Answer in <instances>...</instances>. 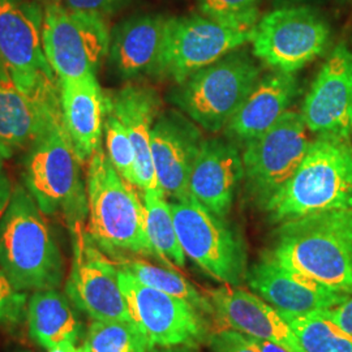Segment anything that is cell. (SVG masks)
Here are the masks:
<instances>
[{"label": "cell", "instance_id": "obj_21", "mask_svg": "<svg viewBox=\"0 0 352 352\" xmlns=\"http://www.w3.org/2000/svg\"><path fill=\"white\" fill-rule=\"evenodd\" d=\"M64 126L81 164L101 148L110 97L104 94L97 75L59 80Z\"/></svg>", "mask_w": 352, "mask_h": 352}, {"label": "cell", "instance_id": "obj_13", "mask_svg": "<svg viewBox=\"0 0 352 352\" xmlns=\"http://www.w3.org/2000/svg\"><path fill=\"white\" fill-rule=\"evenodd\" d=\"M72 238L74 260L65 295L77 311L97 321H133L119 286V267L89 238L87 230Z\"/></svg>", "mask_w": 352, "mask_h": 352}, {"label": "cell", "instance_id": "obj_7", "mask_svg": "<svg viewBox=\"0 0 352 352\" xmlns=\"http://www.w3.org/2000/svg\"><path fill=\"white\" fill-rule=\"evenodd\" d=\"M170 204L177 239L186 256L222 285L239 287L248 273L247 250L239 234L225 218L212 213L193 197Z\"/></svg>", "mask_w": 352, "mask_h": 352}, {"label": "cell", "instance_id": "obj_1", "mask_svg": "<svg viewBox=\"0 0 352 352\" xmlns=\"http://www.w3.org/2000/svg\"><path fill=\"white\" fill-rule=\"evenodd\" d=\"M334 292L352 295V208L279 223L265 252Z\"/></svg>", "mask_w": 352, "mask_h": 352}, {"label": "cell", "instance_id": "obj_17", "mask_svg": "<svg viewBox=\"0 0 352 352\" xmlns=\"http://www.w3.org/2000/svg\"><path fill=\"white\" fill-rule=\"evenodd\" d=\"M200 128L184 113L167 111L151 129V158L160 187L174 201L188 200L189 176L204 144Z\"/></svg>", "mask_w": 352, "mask_h": 352}, {"label": "cell", "instance_id": "obj_26", "mask_svg": "<svg viewBox=\"0 0 352 352\" xmlns=\"http://www.w3.org/2000/svg\"><path fill=\"white\" fill-rule=\"evenodd\" d=\"M142 201L146 234L160 263L173 269L184 267L187 256L177 239L171 204L166 195L162 190L142 192Z\"/></svg>", "mask_w": 352, "mask_h": 352}, {"label": "cell", "instance_id": "obj_30", "mask_svg": "<svg viewBox=\"0 0 352 352\" xmlns=\"http://www.w3.org/2000/svg\"><path fill=\"white\" fill-rule=\"evenodd\" d=\"M103 131L107 151L106 154L110 162L124 180L129 184L138 187L136 153L126 133V128L115 116L110 107L104 119Z\"/></svg>", "mask_w": 352, "mask_h": 352}, {"label": "cell", "instance_id": "obj_16", "mask_svg": "<svg viewBox=\"0 0 352 352\" xmlns=\"http://www.w3.org/2000/svg\"><path fill=\"white\" fill-rule=\"evenodd\" d=\"M62 115L59 78L24 90L0 71V140L10 148L29 149Z\"/></svg>", "mask_w": 352, "mask_h": 352}, {"label": "cell", "instance_id": "obj_14", "mask_svg": "<svg viewBox=\"0 0 352 352\" xmlns=\"http://www.w3.org/2000/svg\"><path fill=\"white\" fill-rule=\"evenodd\" d=\"M43 10L28 0H0V71L19 88L56 78L43 51Z\"/></svg>", "mask_w": 352, "mask_h": 352}, {"label": "cell", "instance_id": "obj_2", "mask_svg": "<svg viewBox=\"0 0 352 352\" xmlns=\"http://www.w3.org/2000/svg\"><path fill=\"white\" fill-rule=\"evenodd\" d=\"M85 184L87 234L93 243L113 260L128 256L158 260L146 234L144 201L135 186L115 170L102 146L88 161Z\"/></svg>", "mask_w": 352, "mask_h": 352}, {"label": "cell", "instance_id": "obj_23", "mask_svg": "<svg viewBox=\"0 0 352 352\" xmlns=\"http://www.w3.org/2000/svg\"><path fill=\"white\" fill-rule=\"evenodd\" d=\"M298 93L299 85L294 74L274 71L260 77L225 128L227 138L232 142L248 144L261 136L289 111Z\"/></svg>", "mask_w": 352, "mask_h": 352}, {"label": "cell", "instance_id": "obj_18", "mask_svg": "<svg viewBox=\"0 0 352 352\" xmlns=\"http://www.w3.org/2000/svg\"><path fill=\"white\" fill-rule=\"evenodd\" d=\"M245 280L253 294L274 307L279 314L286 315L302 316L329 311L349 298L280 264L266 253L248 269Z\"/></svg>", "mask_w": 352, "mask_h": 352}, {"label": "cell", "instance_id": "obj_41", "mask_svg": "<svg viewBox=\"0 0 352 352\" xmlns=\"http://www.w3.org/2000/svg\"><path fill=\"white\" fill-rule=\"evenodd\" d=\"M280 3H292V1H300V0H278Z\"/></svg>", "mask_w": 352, "mask_h": 352}, {"label": "cell", "instance_id": "obj_28", "mask_svg": "<svg viewBox=\"0 0 352 352\" xmlns=\"http://www.w3.org/2000/svg\"><path fill=\"white\" fill-rule=\"evenodd\" d=\"M279 315L292 329L304 352H352V334L334 321L330 309L302 316Z\"/></svg>", "mask_w": 352, "mask_h": 352}, {"label": "cell", "instance_id": "obj_22", "mask_svg": "<svg viewBox=\"0 0 352 352\" xmlns=\"http://www.w3.org/2000/svg\"><path fill=\"white\" fill-rule=\"evenodd\" d=\"M109 97L110 109L126 128L136 153L138 188L142 192L162 190L155 175L151 148V129L161 109L160 96L151 87L128 84Z\"/></svg>", "mask_w": 352, "mask_h": 352}, {"label": "cell", "instance_id": "obj_15", "mask_svg": "<svg viewBox=\"0 0 352 352\" xmlns=\"http://www.w3.org/2000/svg\"><path fill=\"white\" fill-rule=\"evenodd\" d=\"M308 131L352 139V51L340 43L321 67L302 104Z\"/></svg>", "mask_w": 352, "mask_h": 352}, {"label": "cell", "instance_id": "obj_32", "mask_svg": "<svg viewBox=\"0 0 352 352\" xmlns=\"http://www.w3.org/2000/svg\"><path fill=\"white\" fill-rule=\"evenodd\" d=\"M28 295L16 289L0 266V327L14 331L26 321Z\"/></svg>", "mask_w": 352, "mask_h": 352}, {"label": "cell", "instance_id": "obj_40", "mask_svg": "<svg viewBox=\"0 0 352 352\" xmlns=\"http://www.w3.org/2000/svg\"><path fill=\"white\" fill-rule=\"evenodd\" d=\"M12 148H10L7 144H4V142L0 140V171H1V168H3L4 162H6L7 160H10V158L12 157Z\"/></svg>", "mask_w": 352, "mask_h": 352}, {"label": "cell", "instance_id": "obj_6", "mask_svg": "<svg viewBox=\"0 0 352 352\" xmlns=\"http://www.w3.org/2000/svg\"><path fill=\"white\" fill-rule=\"evenodd\" d=\"M260 77L261 69L248 52L235 50L177 84L170 98L196 124L209 132H219Z\"/></svg>", "mask_w": 352, "mask_h": 352}, {"label": "cell", "instance_id": "obj_25", "mask_svg": "<svg viewBox=\"0 0 352 352\" xmlns=\"http://www.w3.org/2000/svg\"><path fill=\"white\" fill-rule=\"evenodd\" d=\"M26 324L30 338L47 351L64 340L78 342L82 331L75 305L58 289L34 291L28 302Z\"/></svg>", "mask_w": 352, "mask_h": 352}, {"label": "cell", "instance_id": "obj_10", "mask_svg": "<svg viewBox=\"0 0 352 352\" xmlns=\"http://www.w3.org/2000/svg\"><path fill=\"white\" fill-rule=\"evenodd\" d=\"M118 279L132 320L146 337L151 349L200 347L210 338V317L192 304L142 285L122 267Z\"/></svg>", "mask_w": 352, "mask_h": 352}, {"label": "cell", "instance_id": "obj_11", "mask_svg": "<svg viewBox=\"0 0 352 352\" xmlns=\"http://www.w3.org/2000/svg\"><path fill=\"white\" fill-rule=\"evenodd\" d=\"M330 28L311 7L266 13L252 32L253 54L277 72L295 74L327 50Z\"/></svg>", "mask_w": 352, "mask_h": 352}, {"label": "cell", "instance_id": "obj_9", "mask_svg": "<svg viewBox=\"0 0 352 352\" xmlns=\"http://www.w3.org/2000/svg\"><path fill=\"white\" fill-rule=\"evenodd\" d=\"M252 32L206 16L167 19L161 55L151 76L177 85L199 69L244 46L251 41Z\"/></svg>", "mask_w": 352, "mask_h": 352}, {"label": "cell", "instance_id": "obj_3", "mask_svg": "<svg viewBox=\"0 0 352 352\" xmlns=\"http://www.w3.org/2000/svg\"><path fill=\"white\" fill-rule=\"evenodd\" d=\"M352 208V139L317 136L289 182L265 204L270 222Z\"/></svg>", "mask_w": 352, "mask_h": 352}, {"label": "cell", "instance_id": "obj_24", "mask_svg": "<svg viewBox=\"0 0 352 352\" xmlns=\"http://www.w3.org/2000/svg\"><path fill=\"white\" fill-rule=\"evenodd\" d=\"M166 17L141 14L116 26L109 56L116 74L123 78L153 75L164 42Z\"/></svg>", "mask_w": 352, "mask_h": 352}, {"label": "cell", "instance_id": "obj_4", "mask_svg": "<svg viewBox=\"0 0 352 352\" xmlns=\"http://www.w3.org/2000/svg\"><path fill=\"white\" fill-rule=\"evenodd\" d=\"M0 266L21 291L58 289L63 283V254L25 186L13 188L0 219Z\"/></svg>", "mask_w": 352, "mask_h": 352}, {"label": "cell", "instance_id": "obj_27", "mask_svg": "<svg viewBox=\"0 0 352 352\" xmlns=\"http://www.w3.org/2000/svg\"><path fill=\"white\" fill-rule=\"evenodd\" d=\"M116 265L131 273L139 282L151 289H160L192 304L202 314L214 318V308L209 298L202 295L190 282L177 273L175 269L154 265L141 258H119L113 260Z\"/></svg>", "mask_w": 352, "mask_h": 352}, {"label": "cell", "instance_id": "obj_31", "mask_svg": "<svg viewBox=\"0 0 352 352\" xmlns=\"http://www.w3.org/2000/svg\"><path fill=\"white\" fill-rule=\"evenodd\" d=\"M260 0H199L204 16L226 25L253 30Z\"/></svg>", "mask_w": 352, "mask_h": 352}, {"label": "cell", "instance_id": "obj_37", "mask_svg": "<svg viewBox=\"0 0 352 352\" xmlns=\"http://www.w3.org/2000/svg\"><path fill=\"white\" fill-rule=\"evenodd\" d=\"M247 340L251 342L252 344L260 352H291L279 346L277 343H273V342H267V340H257V338H253V337H248L245 336Z\"/></svg>", "mask_w": 352, "mask_h": 352}, {"label": "cell", "instance_id": "obj_36", "mask_svg": "<svg viewBox=\"0 0 352 352\" xmlns=\"http://www.w3.org/2000/svg\"><path fill=\"white\" fill-rule=\"evenodd\" d=\"M12 184L11 180L8 179V176L3 173V170L0 171V219L3 217V214L6 213L11 197H12Z\"/></svg>", "mask_w": 352, "mask_h": 352}, {"label": "cell", "instance_id": "obj_35", "mask_svg": "<svg viewBox=\"0 0 352 352\" xmlns=\"http://www.w3.org/2000/svg\"><path fill=\"white\" fill-rule=\"evenodd\" d=\"M330 315L342 329L352 334V295L338 307L330 309Z\"/></svg>", "mask_w": 352, "mask_h": 352}, {"label": "cell", "instance_id": "obj_20", "mask_svg": "<svg viewBox=\"0 0 352 352\" xmlns=\"http://www.w3.org/2000/svg\"><path fill=\"white\" fill-rule=\"evenodd\" d=\"M243 179V158L236 145L231 140L208 139L192 167L189 192L208 210L226 219Z\"/></svg>", "mask_w": 352, "mask_h": 352}, {"label": "cell", "instance_id": "obj_5", "mask_svg": "<svg viewBox=\"0 0 352 352\" xmlns=\"http://www.w3.org/2000/svg\"><path fill=\"white\" fill-rule=\"evenodd\" d=\"M81 162L64 126L63 115L28 149L23 179L38 208L47 215H60L71 236L85 230L88 218L87 184Z\"/></svg>", "mask_w": 352, "mask_h": 352}, {"label": "cell", "instance_id": "obj_12", "mask_svg": "<svg viewBox=\"0 0 352 352\" xmlns=\"http://www.w3.org/2000/svg\"><path fill=\"white\" fill-rule=\"evenodd\" d=\"M311 142L302 113L289 110L270 129L245 144L241 158L252 199L264 208L295 174Z\"/></svg>", "mask_w": 352, "mask_h": 352}, {"label": "cell", "instance_id": "obj_38", "mask_svg": "<svg viewBox=\"0 0 352 352\" xmlns=\"http://www.w3.org/2000/svg\"><path fill=\"white\" fill-rule=\"evenodd\" d=\"M49 352H81V347H77L76 340H64L63 343L54 347Z\"/></svg>", "mask_w": 352, "mask_h": 352}, {"label": "cell", "instance_id": "obj_8", "mask_svg": "<svg viewBox=\"0 0 352 352\" xmlns=\"http://www.w3.org/2000/svg\"><path fill=\"white\" fill-rule=\"evenodd\" d=\"M42 42L56 77L74 80L97 75L109 55L111 34L104 17L49 0L43 8Z\"/></svg>", "mask_w": 352, "mask_h": 352}, {"label": "cell", "instance_id": "obj_42", "mask_svg": "<svg viewBox=\"0 0 352 352\" xmlns=\"http://www.w3.org/2000/svg\"><path fill=\"white\" fill-rule=\"evenodd\" d=\"M16 352H30V351H28V350H20V351H16Z\"/></svg>", "mask_w": 352, "mask_h": 352}, {"label": "cell", "instance_id": "obj_39", "mask_svg": "<svg viewBox=\"0 0 352 352\" xmlns=\"http://www.w3.org/2000/svg\"><path fill=\"white\" fill-rule=\"evenodd\" d=\"M149 352H200L199 347H190V346H176V347H158L151 349Z\"/></svg>", "mask_w": 352, "mask_h": 352}, {"label": "cell", "instance_id": "obj_19", "mask_svg": "<svg viewBox=\"0 0 352 352\" xmlns=\"http://www.w3.org/2000/svg\"><path fill=\"white\" fill-rule=\"evenodd\" d=\"M206 296L217 318L226 329L257 340L277 343L291 352H304L292 329L277 309L247 289L222 285Z\"/></svg>", "mask_w": 352, "mask_h": 352}, {"label": "cell", "instance_id": "obj_29", "mask_svg": "<svg viewBox=\"0 0 352 352\" xmlns=\"http://www.w3.org/2000/svg\"><path fill=\"white\" fill-rule=\"evenodd\" d=\"M151 344L133 321H97L89 324L81 352H149Z\"/></svg>", "mask_w": 352, "mask_h": 352}, {"label": "cell", "instance_id": "obj_33", "mask_svg": "<svg viewBox=\"0 0 352 352\" xmlns=\"http://www.w3.org/2000/svg\"><path fill=\"white\" fill-rule=\"evenodd\" d=\"M208 343L213 352H260L244 334L226 327L213 331Z\"/></svg>", "mask_w": 352, "mask_h": 352}, {"label": "cell", "instance_id": "obj_34", "mask_svg": "<svg viewBox=\"0 0 352 352\" xmlns=\"http://www.w3.org/2000/svg\"><path fill=\"white\" fill-rule=\"evenodd\" d=\"M64 7L80 11V12L91 13L106 17L107 14L119 10L126 0H55Z\"/></svg>", "mask_w": 352, "mask_h": 352}]
</instances>
